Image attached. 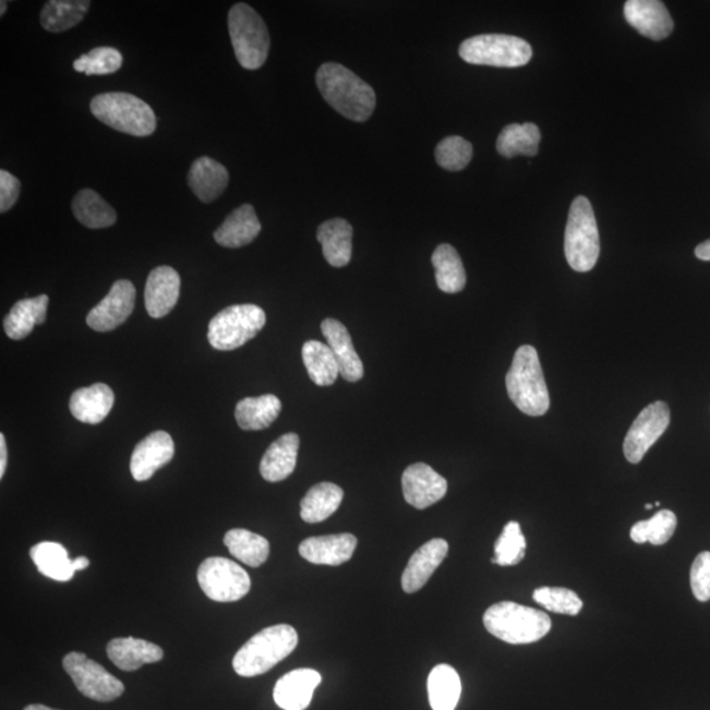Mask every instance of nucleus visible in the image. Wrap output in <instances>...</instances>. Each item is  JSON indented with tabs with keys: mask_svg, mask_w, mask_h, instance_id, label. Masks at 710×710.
<instances>
[{
	"mask_svg": "<svg viewBox=\"0 0 710 710\" xmlns=\"http://www.w3.org/2000/svg\"><path fill=\"white\" fill-rule=\"evenodd\" d=\"M320 94L342 117L363 123L376 106L374 88L340 63L328 62L316 74Z\"/></svg>",
	"mask_w": 710,
	"mask_h": 710,
	"instance_id": "obj_1",
	"label": "nucleus"
},
{
	"mask_svg": "<svg viewBox=\"0 0 710 710\" xmlns=\"http://www.w3.org/2000/svg\"><path fill=\"white\" fill-rule=\"evenodd\" d=\"M509 399L522 413L539 418L549 411L550 396L539 353L530 345L518 348L505 376Z\"/></svg>",
	"mask_w": 710,
	"mask_h": 710,
	"instance_id": "obj_2",
	"label": "nucleus"
},
{
	"mask_svg": "<svg viewBox=\"0 0 710 710\" xmlns=\"http://www.w3.org/2000/svg\"><path fill=\"white\" fill-rule=\"evenodd\" d=\"M483 623L490 635L510 645L540 641L552 629V619L534 607L502 601L489 607Z\"/></svg>",
	"mask_w": 710,
	"mask_h": 710,
	"instance_id": "obj_3",
	"label": "nucleus"
},
{
	"mask_svg": "<svg viewBox=\"0 0 710 710\" xmlns=\"http://www.w3.org/2000/svg\"><path fill=\"white\" fill-rule=\"evenodd\" d=\"M298 633L290 625H275L261 630L237 651L233 669L237 675H264L297 649Z\"/></svg>",
	"mask_w": 710,
	"mask_h": 710,
	"instance_id": "obj_4",
	"label": "nucleus"
},
{
	"mask_svg": "<svg viewBox=\"0 0 710 710\" xmlns=\"http://www.w3.org/2000/svg\"><path fill=\"white\" fill-rule=\"evenodd\" d=\"M95 118L112 130L146 137L155 133L157 119L148 104L128 93H105L97 95L89 104Z\"/></svg>",
	"mask_w": 710,
	"mask_h": 710,
	"instance_id": "obj_5",
	"label": "nucleus"
},
{
	"mask_svg": "<svg viewBox=\"0 0 710 710\" xmlns=\"http://www.w3.org/2000/svg\"><path fill=\"white\" fill-rule=\"evenodd\" d=\"M565 254L575 272H591L600 255V236L591 202L578 196L571 204L565 233Z\"/></svg>",
	"mask_w": 710,
	"mask_h": 710,
	"instance_id": "obj_6",
	"label": "nucleus"
},
{
	"mask_svg": "<svg viewBox=\"0 0 710 710\" xmlns=\"http://www.w3.org/2000/svg\"><path fill=\"white\" fill-rule=\"evenodd\" d=\"M228 28L240 65L248 70L264 65L270 50V35L264 19L251 5L237 3L229 11Z\"/></svg>",
	"mask_w": 710,
	"mask_h": 710,
	"instance_id": "obj_7",
	"label": "nucleus"
},
{
	"mask_svg": "<svg viewBox=\"0 0 710 710\" xmlns=\"http://www.w3.org/2000/svg\"><path fill=\"white\" fill-rule=\"evenodd\" d=\"M459 56L471 65L520 68L532 59L533 50L524 38L508 35H479L467 38Z\"/></svg>",
	"mask_w": 710,
	"mask_h": 710,
	"instance_id": "obj_8",
	"label": "nucleus"
},
{
	"mask_svg": "<svg viewBox=\"0 0 710 710\" xmlns=\"http://www.w3.org/2000/svg\"><path fill=\"white\" fill-rule=\"evenodd\" d=\"M266 324V313L255 304H237L217 313L208 325V341L216 350L229 351L253 340Z\"/></svg>",
	"mask_w": 710,
	"mask_h": 710,
	"instance_id": "obj_9",
	"label": "nucleus"
},
{
	"mask_svg": "<svg viewBox=\"0 0 710 710\" xmlns=\"http://www.w3.org/2000/svg\"><path fill=\"white\" fill-rule=\"evenodd\" d=\"M197 583L210 600L217 603H233L245 598L251 591L249 574L236 562L210 556L197 570Z\"/></svg>",
	"mask_w": 710,
	"mask_h": 710,
	"instance_id": "obj_10",
	"label": "nucleus"
},
{
	"mask_svg": "<svg viewBox=\"0 0 710 710\" xmlns=\"http://www.w3.org/2000/svg\"><path fill=\"white\" fill-rule=\"evenodd\" d=\"M62 664L76 689L88 699L110 702L124 694V684L83 652H70Z\"/></svg>",
	"mask_w": 710,
	"mask_h": 710,
	"instance_id": "obj_11",
	"label": "nucleus"
},
{
	"mask_svg": "<svg viewBox=\"0 0 710 710\" xmlns=\"http://www.w3.org/2000/svg\"><path fill=\"white\" fill-rule=\"evenodd\" d=\"M671 412L667 402L655 401L646 407L633 422L624 441L625 458L630 464H639L657 443L662 434L667 431Z\"/></svg>",
	"mask_w": 710,
	"mask_h": 710,
	"instance_id": "obj_12",
	"label": "nucleus"
},
{
	"mask_svg": "<svg viewBox=\"0 0 710 710\" xmlns=\"http://www.w3.org/2000/svg\"><path fill=\"white\" fill-rule=\"evenodd\" d=\"M134 302H136V289L132 281L117 280L107 297L88 312L87 325L101 334L117 329L132 315Z\"/></svg>",
	"mask_w": 710,
	"mask_h": 710,
	"instance_id": "obj_13",
	"label": "nucleus"
},
{
	"mask_svg": "<svg viewBox=\"0 0 710 710\" xmlns=\"http://www.w3.org/2000/svg\"><path fill=\"white\" fill-rule=\"evenodd\" d=\"M402 495L406 502L418 509H425L444 498L447 482L444 477L426 464L407 467L401 478Z\"/></svg>",
	"mask_w": 710,
	"mask_h": 710,
	"instance_id": "obj_14",
	"label": "nucleus"
},
{
	"mask_svg": "<svg viewBox=\"0 0 710 710\" xmlns=\"http://www.w3.org/2000/svg\"><path fill=\"white\" fill-rule=\"evenodd\" d=\"M176 445L170 434L157 431L141 441L132 453L131 473L136 482H146L175 458Z\"/></svg>",
	"mask_w": 710,
	"mask_h": 710,
	"instance_id": "obj_15",
	"label": "nucleus"
},
{
	"mask_svg": "<svg viewBox=\"0 0 710 710\" xmlns=\"http://www.w3.org/2000/svg\"><path fill=\"white\" fill-rule=\"evenodd\" d=\"M624 15L633 28L651 40L661 41L674 31V21L666 5L658 0H629Z\"/></svg>",
	"mask_w": 710,
	"mask_h": 710,
	"instance_id": "obj_16",
	"label": "nucleus"
},
{
	"mask_svg": "<svg viewBox=\"0 0 710 710\" xmlns=\"http://www.w3.org/2000/svg\"><path fill=\"white\" fill-rule=\"evenodd\" d=\"M181 292V277L169 266L153 268L145 286V306L149 316L161 318L177 305Z\"/></svg>",
	"mask_w": 710,
	"mask_h": 710,
	"instance_id": "obj_17",
	"label": "nucleus"
},
{
	"mask_svg": "<svg viewBox=\"0 0 710 710\" xmlns=\"http://www.w3.org/2000/svg\"><path fill=\"white\" fill-rule=\"evenodd\" d=\"M320 683L322 675L317 671L293 670L275 684L274 700L284 710H304L310 707L313 693Z\"/></svg>",
	"mask_w": 710,
	"mask_h": 710,
	"instance_id": "obj_18",
	"label": "nucleus"
},
{
	"mask_svg": "<svg viewBox=\"0 0 710 710\" xmlns=\"http://www.w3.org/2000/svg\"><path fill=\"white\" fill-rule=\"evenodd\" d=\"M357 543L356 537L349 533L311 537L300 543L299 553L315 565L340 566L351 559Z\"/></svg>",
	"mask_w": 710,
	"mask_h": 710,
	"instance_id": "obj_19",
	"label": "nucleus"
},
{
	"mask_svg": "<svg viewBox=\"0 0 710 710\" xmlns=\"http://www.w3.org/2000/svg\"><path fill=\"white\" fill-rule=\"evenodd\" d=\"M449 552V543L443 539H434L422 545L409 559L401 577L402 590L414 593L421 590L432 578L441 563Z\"/></svg>",
	"mask_w": 710,
	"mask_h": 710,
	"instance_id": "obj_20",
	"label": "nucleus"
},
{
	"mask_svg": "<svg viewBox=\"0 0 710 710\" xmlns=\"http://www.w3.org/2000/svg\"><path fill=\"white\" fill-rule=\"evenodd\" d=\"M322 332L329 348L334 351L340 375L345 381H361L364 374L363 363L357 354L347 326L336 318H325Z\"/></svg>",
	"mask_w": 710,
	"mask_h": 710,
	"instance_id": "obj_21",
	"label": "nucleus"
},
{
	"mask_svg": "<svg viewBox=\"0 0 710 710\" xmlns=\"http://www.w3.org/2000/svg\"><path fill=\"white\" fill-rule=\"evenodd\" d=\"M107 655L120 670L132 673L144 666L161 661L164 650L158 645L133 637L115 638L107 646Z\"/></svg>",
	"mask_w": 710,
	"mask_h": 710,
	"instance_id": "obj_22",
	"label": "nucleus"
},
{
	"mask_svg": "<svg viewBox=\"0 0 710 710\" xmlns=\"http://www.w3.org/2000/svg\"><path fill=\"white\" fill-rule=\"evenodd\" d=\"M115 395L105 383L76 389L70 398V412L85 424L97 425L112 411Z\"/></svg>",
	"mask_w": 710,
	"mask_h": 710,
	"instance_id": "obj_23",
	"label": "nucleus"
},
{
	"mask_svg": "<svg viewBox=\"0 0 710 710\" xmlns=\"http://www.w3.org/2000/svg\"><path fill=\"white\" fill-rule=\"evenodd\" d=\"M261 222L251 204H244L230 213L214 233L217 244L237 249L251 244L261 232Z\"/></svg>",
	"mask_w": 710,
	"mask_h": 710,
	"instance_id": "obj_24",
	"label": "nucleus"
},
{
	"mask_svg": "<svg viewBox=\"0 0 710 710\" xmlns=\"http://www.w3.org/2000/svg\"><path fill=\"white\" fill-rule=\"evenodd\" d=\"M300 438L287 433L268 447L261 460L260 471L267 482L277 483L289 478L297 467Z\"/></svg>",
	"mask_w": 710,
	"mask_h": 710,
	"instance_id": "obj_25",
	"label": "nucleus"
},
{
	"mask_svg": "<svg viewBox=\"0 0 710 710\" xmlns=\"http://www.w3.org/2000/svg\"><path fill=\"white\" fill-rule=\"evenodd\" d=\"M317 240L323 246L326 262L334 267L347 266L353 253V228L344 219H332L322 224Z\"/></svg>",
	"mask_w": 710,
	"mask_h": 710,
	"instance_id": "obj_26",
	"label": "nucleus"
},
{
	"mask_svg": "<svg viewBox=\"0 0 710 710\" xmlns=\"http://www.w3.org/2000/svg\"><path fill=\"white\" fill-rule=\"evenodd\" d=\"M228 182V170L213 158H197L191 166L189 185L203 203L216 201L226 191Z\"/></svg>",
	"mask_w": 710,
	"mask_h": 710,
	"instance_id": "obj_27",
	"label": "nucleus"
},
{
	"mask_svg": "<svg viewBox=\"0 0 710 710\" xmlns=\"http://www.w3.org/2000/svg\"><path fill=\"white\" fill-rule=\"evenodd\" d=\"M48 304V296L19 300L4 318L5 335L12 340L28 337L36 325H41L47 320Z\"/></svg>",
	"mask_w": 710,
	"mask_h": 710,
	"instance_id": "obj_28",
	"label": "nucleus"
},
{
	"mask_svg": "<svg viewBox=\"0 0 710 710\" xmlns=\"http://www.w3.org/2000/svg\"><path fill=\"white\" fill-rule=\"evenodd\" d=\"M280 411V400L277 396L267 394L237 402L234 414L242 431H264L278 419Z\"/></svg>",
	"mask_w": 710,
	"mask_h": 710,
	"instance_id": "obj_29",
	"label": "nucleus"
},
{
	"mask_svg": "<svg viewBox=\"0 0 710 710\" xmlns=\"http://www.w3.org/2000/svg\"><path fill=\"white\" fill-rule=\"evenodd\" d=\"M342 501L344 491L337 484L318 483L300 502V516L306 524L323 522L340 508Z\"/></svg>",
	"mask_w": 710,
	"mask_h": 710,
	"instance_id": "obj_30",
	"label": "nucleus"
},
{
	"mask_svg": "<svg viewBox=\"0 0 710 710\" xmlns=\"http://www.w3.org/2000/svg\"><path fill=\"white\" fill-rule=\"evenodd\" d=\"M37 570L44 577L57 581H70L73 579L75 570L73 559L69 558V553L61 543L41 542L37 543L29 552Z\"/></svg>",
	"mask_w": 710,
	"mask_h": 710,
	"instance_id": "obj_31",
	"label": "nucleus"
},
{
	"mask_svg": "<svg viewBox=\"0 0 710 710\" xmlns=\"http://www.w3.org/2000/svg\"><path fill=\"white\" fill-rule=\"evenodd\" d=\"M75 219L89 229L110 228L118 220L117 210L94 190H81L72 203Z\"/></svg>",
	"mask_w": 710,
	"mask_h": 710,
	"instance_id": "obj_32",
	"label": "nucleus"
},
{
	"mask_svg": "<svg viewBox=\"0 0 710 710\" xmlns=\"http://www.w3.org/2000/svg\"><path fill=\"white\" fill-rule=\"evenodd\" d=\"M541 143L540 128L533 123L509 124L498 134L496 148L505 158L534 157Z\"/></svg>",
	"mask_w": 710,
	"mask_h": 710,
	"instance_id": "obj_33",
	"label": "nucleus"
},
{
	"mask_svg": "<svg viewBox=\"0 0 710 710\" xmlns=\"http://www.w3.org/2000/svg\"><path fill=\"white\" fill-rule=\"evenodd\" d=\"M303 362L310 380L320 387L334 385L340 368L328 344L306 341L302 349Z\"/></svg>",
	"mask_w": 710,
	"mask_h": 710,
	"instance_id": "obj_34",
	"label": "nucleus"
},
{
	"mask_svg": "<svg viewBox=\"0 0 710 710\" xmlns=\"http://www.w3.org/2000/svg\"><path fill=\"white\" fill-rule=\"evenodd\" d=\"M462 693V684L456 670L449 664L434 667L428 677V694L433 710H454Z\"/></svg>",
	"mask_w": 710,
	"mask_h": 710,
	"instance_id": "obj_35",
	"label": "nucleus"
},
{
	"mask_svg": "<svg viewBox=\"0 0 710 710\" xmlns=\"http://www.w3.org/2000/svg\"><path fill=\"white\" fill-rule=\"evenodd\" d=\"M89 4L86 0H50L41 11L43 28L52 34L74 28L85 19Z\"/></svg>",
	"mask_w": 710,
	"mask_h": 710,
	"instance_id": "obj_36",
	"label": "nucleus"
},
{
	"mask_svg": "<svg viewBox=\"0 0 710 710\" xmlns=\"http://www.w3.org/2000/svg\"><path fill=\"white\" fill-rule=\"evenodd\" d=\"M224 543L236 559L254 568L264 565L270 554V543L246 529L229 530L224 537Z\"/></svg>",
	"mask_w": 710,
	"mask_h": 710,
	"instance_id": "obj_37",
	"label": "nucleus"
},
{
	"mask_svg": "<svg viewBox=\"0 0 710 710\" xmlns=\"http://www.w3.org/2000/svg\"><path fill=\"white\" fill-rule=\"evenodd\" d=\"M438 289L446 293H457L465 289L466 272L458 252L449 244L440 245L432 255Z\"/></svg>",
	"mask_w": 710,
	"mask_h": 710,
	"instance_id": "obj_38",
	"label": "nucleus"
},
{
	"mask_svg": "<svg viewBox=\"0 0 710 710\" xmlns=\"http://www.w3.org/2000/svg\"><path fill=\"white\" fill-rule=\"evenodd\" d=\"M677 526L674 512L659 510L649 520L639 521L630 530V539L636 543L649 542L651 545L661 546L671 540Z\"/></svg>",
	"mask_w": 710,
	"mask_h": 710,
	"instance_id": "obj_39",
	"label": "nucleus"
},
{
	"mask_svg": "<svg viewBox=\"0 0 710 710\" xmlns=\"http://www.w3.org/2000/svg\"><path fill=\"white\" fill-rule=\"evenodd\" d=\"M527 553V540L521 532L520 524L510 521L504 527L503 533L495 543V555L492 563L498 566H516Z\"/></svg>",
	"mask_w": 710,
	"mask_h": 710,
	"instance_id": "obj_40",
	"label": "nucleus"
},
{
	"mask_svg": "<svg viewBox=\"0 0 710 710\" xmlns=\"http://www.w3.org/2000/svg\"><path fill=\"white\" fill-rule=\"evenodd\" d=\"M123 67V56L118 49L99 47L87 55H82L73 63L75 72L86 75H108L117 73Z\"/></svg>",
	"mask_w": 710,
	"mask_h": 710,
	"instance_id": "obj_41",
	"label": "nucleus"
},
{
	"mask_svg": "<svg viewBox=\"0 0 710 710\" xmlns=\"http://www.w3.org/2000/svg\"><path fill=\"white\" fill-rule=\"evenodd\" d=\"M535 603H539L545 610L567 616H578L583 607V601L577 593L568 588L562 587H541L533 592Z\"/></svg>",
	"mask_w": 710,
	"mask_h": 710,
	"instance_id": "obj_42",
	"label": "nucleus"
},
{
	"mask_svg": "<svg viewBox=\"0 0 710 710\" xmlns=\"http://www.w3.org/2000/svg\"><path fill=\"white\" fill-rule=\"evenodd\" d=\"M436 159L445 170H464L472 159V145L460 136L446 137L437 145Z\"/></svg>",
	"mask_w": 710,
	"mask_h": 710,
	"instance_id": "obj_43",
	"label": "nucleus"
},
{
	"mask_svg": "<svg viewBox=\"0 0 710 710\" xmlns=\"http://www.w3.org/2000/svg\"><path fill=\"white\" fill-rule=\"evenodd\" d=\"M690 588L694 597L706 603L710 600V553L702 552L696 556L690 567Z\"/></svg>",
	"mask_w": 710,
	"mask_h": 710,
	"instance_id": "obj_44",
	"label": "nucleus"
},
{
	"mask_svg": "<svg viewBox=\"0 0 710 710\" xmlns=\"http://www.w3.org/2000/svg\"><path fill=\"white\" fill-rule=\"evenodd\" d=\"M22 184L21 181L11 172L0 171V213H8L21 195Z\"/></svg>",
	"mask_w": 710,
	"mask_h": 710,
	"instance_id": "obj_45",
	"label": "nucleus"
},
{
	"mask_svg": "<svg viewBox=\"0 0 710 710\" xmlns=\"http://www.w3.org/2000/svg\"><path fill=\"white\" fill-rule=\"evenodd\" d=\"M8 444H5L4 434H0V478L4 477L5 469H8Z\"/></svg>",
	"mask_w": 710,
	"mask_h": 710,
	"instance_id": "obj_46",
	"label": "nucleus"
},
{
	"mask_svg": "<svg viewBox=\"0 0 710 710\" xmlns=\"http://www.w3.org/2000/svg\"><path fill=\"white\" fill-rule=\"evenodd\" d=\"M695 255L701 261H710V240L703 241L702 244L697 245Z\"/></svg>",
	"mask_w": 710,
	"mask_h": 710,
	"instance_id": "obj_47",
	"label": "nucleus"
},
{
	"mask_svg": "<svg viewBox=\"0 0 710 710\" xmlns=\"http://www.w3.org/2000/svg\"><path fill=\"white\" fill-rule=\"evenodd\" d=\"M88 566L89 561L86 558V556H79V558L73 559V567L75 573L86 570Z\"/></svg>",
	"mask_w": 710,
	"mask_h": 710,
	"instance_id": "obj_48",
	"label": "nucleus"
},
{
	"mask_svg": "<svg viewBox=\"0 0 710 710\" xmlns=\"http://www.w3.org/2000/svg\"><path fill=\"white\" fill-rule=\"evenodd\" d=\"M24 710H60V709H53L49 707L41 706V703H32V706H28Z\"/></svg>",
	"mask_w": 710,
	"mask_h": 710,
	"instance_id": "obj_49",
	"label": "nucleus"
},
{
	"mask_svg": "<svg viewBox=\"0 0 710 710\" xmlns=\"http://www.w3.org/2000/svg\"><path fill=\"white\" fill-rule=\"evenodd\" d=\"M0 5H2V8H0V15L3 16V15H4V11L8 10V2H4V0H3V2L0 3Z\"/></svg>",
	"mask_w": 710,
	"mask_h": 710,
	"instance_id": "obj_50",
	"label": "nucleus"
},
{
	"mask_svg": "<svg viewBox=\"0 0 710 710\" xmlns=\"http://www.w3.org/2000/svg\"><path fill=\"white\" fill-rule=\"evenodd\" d=\"M652 507H654V505H652V504H646L645 505V508L648 509V510L652 509Z\"/></svg>",
	"mask_w": 710,
	"mask_h": 710,
	"instance_id": "obj_51",
	"label": "nucleus"
}]
</instances>
